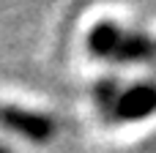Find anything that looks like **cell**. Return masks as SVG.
I'll list each match as a JSON object with an SVG mask.
<instances>
[{"label":"cell","mask_w":156,"mask_h":153,"mask_svg":"<svg viewBox=\"0 0 156 153\" xmlns=\"http://www.w3.org/2000/svg\"><path fill=\"white\" fill-rule=\"evenodd\" d=\"M96 104L110 120H137L156 112V82H134L126 88L101 85L96 88Z\"/></svg>","instance_id":"1"},{"label":"cell","mask_w":156,"mask_h":153,"mask_svg":"<svg viewBox=\"0 0 156 153\" xmlns=\"http://www.w3.org/2000/svg\"><path fill=\"white\" fill-rule=\"evenodd\" d=\"M0 123L5 129H14L30 140H47L52 137V123L49 118L38 115V112H27L19 107H0Z\"/></svg>","instance_id":"2"}]
</instances>
